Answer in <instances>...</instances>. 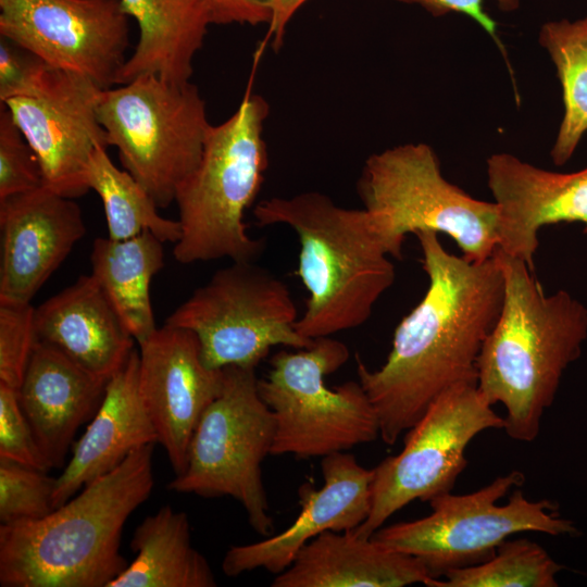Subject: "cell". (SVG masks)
I'll return each mask as SVG.
<instances>
[{
  "instance_id": "1",
  "label": "cell",
  "mask_w": 587,
  "mask_h": 587,
  "mask_svg": "<svg viewBox=\"0 0 587 587\" xmlns=\"http://www.w3.org/2000/svg\"><path fill=\"white\" fill-rule=\"evenodd\" d=\"M427 290L395 329L378 370L357 358L359 382L378 416L380 438L394 445L445 390L477 382V360L499 315L504 284L495 255L483 262L448 252L438 234H415Z\"/></svg>"
},
{
  "instance_id": "2",
  "label": "cell",
  "mask_w": 587,
  "mask_h": 587,
  "mask_svg": "<svg viewBox=\"0 0 587 587\" xmlns=\"http://www.w3.org/2000/svg\"><path fill=\"white\" fill-rule=\"evenodd\" d=\"M502 305L477 360V388L507 410L503 429L534 441L555 399L562 375L587 339V307L566 290L546 295L533 270L497 248Z\"/></svg>"
},
{
  "instance_id": "3",
  "label": "cell",
  "mask_w": 587,
  "mask_h": 587,
  "mask_svg": "<svg viewBox=\"0 0 587 587\" xmlns=\"http://www.w3.org/2000/svg\"><path fill=\"white\" fill-rule=\"evenodd\" d=\"M153 448L135 450L42 519L0 524V585L109 587L129 564L124 525L154 487Z\"/></svg>"
},
{
  "instance_id": "4",
  "label": "cell",
  "mask_w": 587,
  "mask_h": 587,
  "mask_svg": "<svg viewBox=\"0 0 587 587\" xmlns=\"http://www.w3.org/2000/svg\"><path fill=\"white\" fill-rule=\"evenodd\" d=\"M261 226L285 224L298 236V275L308 290L296 322L307 338L364 324L396 278L395 265L365 209H347L316 191L260 201Z\"/></svg>"
},
{
  "instance_id": "5",
  "label": "cell",
  "mask_w": 587,
  "mask_h": 587,
  "mask_svg": "<svg viewBox=\"0 0 587 587\" xmlns=\"http://www.w3.org/2000/svg\"><path fill=\"white\" fill-rule=\"evenodd\" d=\"M267 113L266 101L248 93L232 116L209 126L201 158L175 193L180 224L173 250L177 262L255 261L263 252L264 239L248 234L243 216L267 168L262 135Z\"/></svg>"
},
{
  "instance_id": "6",
  "label": "cell",
  "mask_w": 587,
  "mask_h": 587,
  "mask_svg": "<svg viewBox=\"0 0 587 587\" xmlns=\"http://www.w3.org/2000/svg\"><path fill=\"white\" fill-rule=\"evenodd\" d=\"M358 191L388 254L402 258L405 236L419 232L452 238L469 261L490 259L499 247V209L478 200L441 173L427 143H403L372 154Z\"/></svg>"
},
{
  "instance_id": "7",
  "label": "cell",
  "mask_w": 587,
  "mask_h": 587,
  "mask_svg": "<svg viewBox=\"0 0 587 587\" xmlns=\"http://www.w3.org/2000/svg\"><path fill=\"white\" fill-rule=\"evenodd\" d=\"M349 357L344 342L325 336L309 348L279 350L271 358L267 376L257 384L275 420L271 454L324 458L380 436L377 413L360 382L333 389L325 385L324 377Z\"/></svg>"
},
{
  "instance_id": "8",
  "label": "cell",
  "mask_w": 587,
  "mask_h": 587,
  "mask_svg": "<svg viewBox=\"0 0 587 587\" xmlns=\"http://www.w3.org/2000/svg\"><path fill=\"white\" fill-rule=\"evenodd\" d=\"M98 117L124 170L167 208L197 166L211 125L198 88L142 75L102 90Z\"/></svg>"
},
{
  "instance_id": "9",
  "label": "cell",
  "mask_w": 587,
  "mask_h": 587,
  "mask_svg": "<svg viewBox=\"0 0 587 587\" xmlns=\"http://www.w3.org/2000/svg\"><path fill=\"white\" fill-rule=\"evenodd\" d=\"M525 476L512 471L465 495L446 492L429 500L430 513L422 519L378 528L375 542L421 560L440 578L447 571L480 563L495 554L510 536L537 532L551 536L575 535L573 522L555 512L549 500L532 501L515 489L508 502L498 501Z\"/></svg>"
},
{
  "instance_id": "10",
  "label": "cell",
  "mask_w": 587,
  "mask_h": 587,
  "mask_svg": "<svg viewBox=\"0 0 587 587\" xmlns=\"http://www.w3.org/2000/svg\"><path fill=\"white\" fill-rule=\"evenodd\" d=\"M224 386L192 434L187 465L170 490L203 498L232 497L261 536L273 530L262 462L275 436L272 410L258 391L255 367H224Z\"/></svg>"
},
{
  "instance_id": "11",
  "label": "cell",
  "mask_w": 587,
  "mask_h": 587,
  "mask_svg": "<svg viewBox=\"0 0 587 587\" xmlns=\"http://www.w3.org/2000/svg\"><path fill=\"white\" fill-rule=\"evenodd\" d=\"M298 311L286 284L254 261L216 271L166 319L196 334L210 369L257 367L274 346L305 349L314 339L296 329Z\"/></svg>"
},
{
  "instance_id": "12",
  "label": "cell",
  "mask_w": 587,
  "mask_h": 587,
  "mask_svg": "<svg viewBox=\"0 0 587 587\" xmlns=\"http://www.w3.org/2000/svg\"><path fill=\"white\" fill-rule=\"evenodd\" d=\"M503 425L476 383H459L441 392L409 429L401 452L373 469L371 510L352 533L370 538L412 501L450 492L467 464L472 439Z\"/></svg>"
},
{
  "instance_id": "13",
  "label": "cell",
  "mask_w": 587,
  "mask_h": 587,
  "mask_svg": "<svg viewBox=\"0 0 587 587\" xmlns=\"http://www.w3.org/2000/svg\"><path fill=\"white\" fill-rule=\"evenodd\" d=\"M127 16L120 0H0V35L109 89L127 59Z\"/></svg>"
},
{
  "instance_id": "14",
  "label": "cell",
  "mask_w": 587,
  "mask_h": 587,
  "mask_svg": "<svg viewBox=\"0 0 587 587\" xmlns=\"http://www.w3.org/2000/svg\"><path fill=\"white\" fill-rule=\"evenodd\" d=\"M102 90L84 75L46 65L23 93L0 102L35 151L45 187L66 198L89 190V159L108 147L98 117Z\"/></svg>"
},
{
  "instance_id": "15",
  "label": "cell",
  "mask_w": 587,
  "mask_h": 587,
  "mask_svg": "<svg viewBox=\"0 0 587 587\" xmlns=\"http://www.w3.org/2000/svg\"><path fill=\"white\" fill-rule=\"evenodd\" d=\"M139 346L138 388L175 475L187 465L192 434L224 386V369L208 367L198 337L164 324Z\"/></svg>"
},
{
  "instance_id": "16",
  "label": "cell",
  "mask_w": 587,
  "mask_h": 587,
  "mask_svg": "<svg viewBox=\"0 0 587 587\" xmlns=\"http://www.w3.org/2000/svg\"><path fill=\"white\" fill-rule=\"evenodd\" d=\"M321 465L324 485L314 489L307 483L299 488L302 509L292 524L273 537L232 546L222 561L226 576L257 569L277 575L313 538L328 530L355 529L367 519L374 470L360 465L345 451L324 457Z\"/></svg>"
},
{
  "instance_id": "17",
  "label": "cell",
  "mask_w": 587,
  "mask_h": 587,
  "mask_svg": "<svg viewBox=\"0 0 587 587\" xmlns=\"http://www.w3.org/2000/svg\"><path fill=\"white\" fill-rule=\"evenodd\" d=\"M0 302L30 303L86 233L74 199L42 186L0 200Z\"/></svg>"
},
{
  "instance_id": "18",
  "label": "cell",
  "mask_w": 587,
  "mask_h": 587,
  "mask_svg": "<svg viewBox=\"0 0 587 587\" xmlns=\"http://www.w3.org/2000/svg\"><path fill=\"white\" fill-rule=\"evenodd\" d=\"M486 174L499 209L498 249L532 270L544 226L578 222L587 234V166L559 173L499 152L487 159Z\"/></svg>"
},
{
  "instance_id": "19",
  "label": "cell",
  "mask_w": 587,
  "mask_h": 587,
  "mask_svg": "<svg viewBox=\"0 0 587 587\" xmlns=\"http://www.w3.org/2000/svg\"><path fill=\"white\" fill-rule=\"evenodd\" d=\"M108 382L37 340L17 396L51 469L63 466L77 429L98 410Z\"/></svg>"
},
{
  "instance_id": "20",
  "label": "cell",
  "mask_w": 587,
  "mask_h": 587,
  "mask_svg": "<svg viewBox=\"0 0 587 587\" xmlns=\"http://www.w3.org/2000/svg\"><path fill=\"white\" fill-rule=\"evenodd\" d=\"M138 379L139 350L134 349L126 363L110 377L98 410L57 477L55 509L87 484L116 469L135 450L158 442Z\"/></svg>"
},
{
  "instance_id": "21",
  "label": "cell",
  "mask_w": 587,
  "mask_h": 587,
  "mask_svg": "<svg viewBox=\"0 0 587 587\" xmlns=\"http://www.w3.org/2000/svg\"><path fill=\"white\" fill-rule=\"evenodd\" d=\"M37 340L110 379L128 360L135 339L93 276L75 283L35 309Z\"/></svg>"
},
{
  "instance_id": "22",
  "label": "cell",
  "mask_w": 587,
  "mask_h": 587,
  "mask_svg": "<svg viewBox=\"0 0 587 587\" xmlns=\"http://www.w3.org/2000/svg\"><path fill=\"white\" fill-rule=\"evenodd\" d=\"M434 577L415 557L386 548L352 530L325 532L309 541L272 587H402Z\"/></svg>"
},
{
  "instance_id": "23",
  "label": "cell",
  "mask_w": 587,
  "mask_h": 587,
  "mask_svg": "<svg viewBox=\"0 0 587 587\" xmlns=\"http://www.w3.org/2000/svg\"><path fill=\"white\" fill-rule=\"evenodd\" d=\"M124 12L136 20L139 40L122 66L116 85L142 75L173 84H186L192 59L213 24L203 0H120Z\"/></svg>"
},
{
  "instance_id": "24",
  "label": "cell",
  "mask_w": 587,
  "mask_h": 587,
  "mask_svg": "<svg viewBox=\"0 0 587 587\" xmlns=\"http://www.w3.org/2000/svg\"><path fill=\"white\" fill-rule=\"evenodd\" d=\"M136 557L109 587H214V573L191 544L188 515L163 505L136 527Z\"/></svg>"
},
{
  "instance_id": "25",
  "label": "cell",
  "mask_w": 587,
  "mask_h": 587,
  "mask_svg": "<svg viewBox=\"0 0 587 587\" xmlns=\"http://www.w3.org/2000/svg\"><path fill=\"white\" fill-rule=\"evenodd\" d=\"M162 241L146 230L128 239L96 238L91 275L139 345L155 326L150 284L164 265Z\"/></svg>"
},
{
  "instance_id": "26",
  "label": "cell",
  "mask_w": 587,
  "mask_h": 587,
  "mask_svg": "<svg viewBox=\"0 0 587 587\" xmlns=\"http://www.w3.org/2000/svg\"><path fill=\"white\" fill-rule=\"evenodd\" d=\"M538 41L549 53L562 87L564 114L551 149L555 165H564L587 132V15L546 22Z\"/></svg>"
},
{
  "instance_id": "27",
  "label": "cell",
  "mask_w": 587,
  "mask_h": 587,
  "mask_svg": "<svg viewBox=\"0 0 587 587\" xmlns=\"http://www.w3.org/2000/svg\"><path fill=\"white\" fill-rule=\"evenodd\" d=\"M86 184L102 200L110 239H128L146 230L162 242L176 243L180 238L178 220L161 216L150 195L126 170L114 165L107 148L93 150L86 168Z\"/></svg>"
},
{
  "instance_id": "28",
  "label": "cell",
  "mask_w": 587,
  "mask_h": 587,
  "mask_svg": "<svg viewBox=\"0 0 587 587\" xmlns=\"http://www.w3.org/2000/svg\"><path fill=\"white\" fill-rule=\"evenodd\" d=\"M562 570L540 545L508 538L489 559L451 569L428 587H557Z\"/></svg>"
},
{
  "instance_id": "29",
  "label": "cell",
  "mask_w": 587,
  "mask_h": 587,
  "mask_svg": "<svg viewBox=\"0 0 587 587\" xmlns=\"http://www.w3.org/2000/svg\"><path fill=\"white\" fill-rule=\"evenodd\" d=\"M47 473L0 458V524L39 520L55 509L57 478Z\"/></svg>"
},
{
  "instance_id": "30",
  "label": "cell",
  "mask_w": 587,
  "mask_h": 587,
  "mask_svg": "<svg viewBox=\"0 0 587 587\" xmlns=\"http://www.w3.org/2000/svg\"><path fill=\"white\" fill-rule=\"evenodd\" d=\"M36 342L35 308L0 302V383L20 388Z\"/></svg>"
},
{
  "instance_id": "31",
  "label": "cell",
  "mask_w": 587,
  "mask_h": 587,
  "mask_svg": "<svg viewBox=\"0 0 587 587\" xmlns=\"http://www.w3.org/2000/svg\"><path fill=\"white\" fill-rule=\"evenodd\" d=\"M45 186L39 160L9 109L0 110V200Z\"/></svg>"
},
{
  "instance_id": "32",
  "label": "cell",
  "mask_w": 587,
  "mask_h": 587,
  "mask_svg": "<svg viewBox=\"0 0 587 587\" xmlns=\"http://www.w3.org/2000/svg\"><path fill=\"white\" fill-rule=\"evenodd\" d=\"M0 458L49 472L35 434L26 419L17 390L0 383Z\"/></svg>"
},
{
  "instance_id": "33",
  "label": "cell",
  "mask_w": 587,
  "mask_h": 587,
  "mask_svg": "<svg viewBox=\"0 0 587 587\" xmlns=\"http://www.w3.org/2000/svg\"><path fill=\"white\" fill-rule=\"evenodd\" d=\"M46 65L28 50L1 37L0 102L23 93Z\"/></svg>"
},
{
  "instance_id": "34",
  "label": "cell",
  "mask_w": 587,
  "mask_h": 587,
  "mask_svg": "<svg viewBox=\"0 0 587 587\" xmlns=\"http://www.w3.org/2000/svg\"><path fill=\"white\" fill-rule=\"evenodd\" d=\"M408 3L419 4L435 16L446 15L448 13H459L472 18L479 25L498 46L509 65L505 49L498 37L497 23L484 9L486 0H400ZM500 10L512 12L520 7V0H494Z\"/></svg>"
},
{
  "instance_id": "35",
  "label": "cell",
  "mask_w": 587,
  "mask_h": 587,
  "mask_svg": "<svg viewBox=\"0 0 587 587\" xmlns=\"http://www.w3.org/2000/svg\"><path fill=\"white\" fill-rule=\"evenodd\" d=\"M213 24L268 23L272 0H203Z\"/></svg>"
},
{
  "instance_id": "36",
  "label": "cell",
  "mask_w": 587,
  "mask_h": 587,
  "mask_svg": "<svg viewBox=\"0 0 587 587\" xmlns=\"http://www.w3.org/2000/svg\"><path fill=\"white\" fill-rule=\"evenodd\" d=\"M308 0H272L267 38L274 48L283 43L286 27L298 9Z\"/></svg>"
}]
</instances>
